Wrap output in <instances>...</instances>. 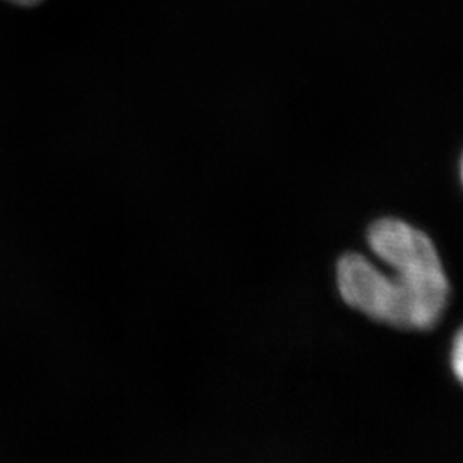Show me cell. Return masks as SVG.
<instances>
[{"mask_svg": "<svg viewBox=\"0 0 463 463\" xmlns=\"http://www.w3.org/2000/svg\"><path fill=\"white\" fill-rule=\"evenodd\" d=\"M374 258L348 252L336 266L342 298L363 315L400 330H430L445 313L449 281L430 235L400 218L367 231Z\"/></svg>", "mask_w": 463, "mask_h": 463, "instance_id": "cell-1", "label": "cell"}, {"mask_svg": "<svg viewBox=\"0 0 463 463\" xmlns=\"http://www.w3.org/2000/svg\"><path fill=\"white\" fill-rule=\"evenodd\" d=\"M451 369L455 378L463 384V326L455 335L453 347H451Z\"/></svg>", "mask_w": 463, "mask_h": 463, "instance_id": "cell-2", "label": "cell"}, {"mask_svg": "<svg viewBox=\"0 0 463 463\" xmlns=\"http://www.w3.org/2000/svg\"><path fill=\"white\" fill-rule=\"evenodd\" d=\"M13 2L21 4V5H34V4H38L40 0H13Z\"/></svg>", "mask_w": 463, "mask_h": 463, "instance_id": "cell-3", "label": "cell"}, {"mask_svg": "<svg viewBox=\"0 0 463 463\" xmlns=\"http://www.w3.org/2000/svg\"><path fill=\"white\" fill-rule=\"evenodd\" d=\"M460 179H462V184H463V155H462V160H460Z\"/></svg>", "mask_w": 463, "mask_h": 463, "instance_id": "cell-4", "label": "cell"}]
</instances>
